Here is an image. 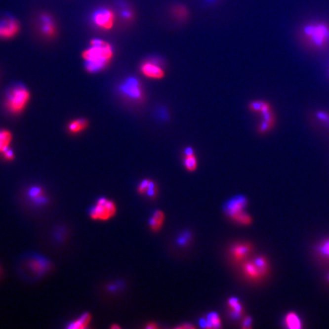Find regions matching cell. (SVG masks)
I'll list each match as a JSON object with an SVG mask.
<instances>
[{
    "label": "cell",
    "mask_w": 329,
    "mask_h": 329,
    "mask_svg": "<svg viewBox=\"0 0 329 329\" xmlns=\"http://www.w3.org/2000/svg\"><path fill=\"white\" fill-rule=\"evenodd\" d=\"M114 48L111 43L102 39H95L90 41L89 47L82 53L85 62V70L97 73L109 66L114 57Z\"/></svg>",
    "instance_id": "cell-1"
},
{
    "label": "cell",
    "mask_w": 329,
    "mask_h": 329,
    "mask_svg": "<svg viewBox=\"0 0 329 329\" xmlns=\"http://www.w3.org/2000/svg\"><path fill=\"white\" fill-rule=\"evenodd\" d=\"M30 99V91L25 85H14L5 95V108L12 115H18L29 105Z\"/></svg>",
    "instance_id": "cell-2"
},
{
    "label": "cell",
    "mask_w": 329,
    "mask_h": 329,
    "mask_svg": "<svg viewBox=\"0 0 329 329\" xmlns=\"http://www.w3.org/2000/svg\"><path fill=\"white\" fill-rule=\"evenodd\" d=\"M248 201L243 195H237L226 202L224 206L226 214L233 221L242 226H249L252 223V218L245 211Z\"/></svg>",
    "instance_id": "cell-3"
},
{
    "label": "cell",
    "mask_w": 329,
    "mask_h": 329,
    "mask_svg": "<svg viewBox=\"0 0 329 329\" xmlns=\"http://www.w3.org/2000/svg\"><path fill=\"white\" fill-rule=\"evenodd\" d=\"M308 40L317 47H323L329 41V27L323 23L311 24L305 27Z\"/></svg>",
    "instance_id": "cell-4"
},
{
    "label": "cell",
    "mask_w": 329,
    "mask_h": 329,
    "mask_svg": "<svg viewBox=\"0 0 329 329\" xmlns=\"http://www.w3.org/2000/svg\"><path fill=\"white\" fill-rule=\"evenodd\" d=\"M117 213V206L115 202L105 198H100L95 206L91 208L90 216L95 220L106 221L112 219Z\"/></svg>",
    "instance_id": "cell-5"
},
{
    "label": "cell",
    "mask_w": 329,
    "mask_h": 329,
    "mask_svg": "<svg viewBox=\"0 0 329 329\" xmlns=\"http://www.w3.org/2000/svg\"><path fill=\"white\" fill-rule=\"evenodd\" d=\"M118 90L123 96L133 101H139L143 98L141 85L137 79L129 77L120 85Z\"/></svg>",
    "instance_id": "cell-6"
},
{
    "label": "cell",
    "mask_w": 329,
    "mask_h": 329,
    "mask_svg": "<svg viewBox=\"0 0 329 329\" xmlns=\"http://www.w3.org/2000/svg\"><path fill=\"white\" fill-rule=\"evenodd\" d=\"M20 25L16 18L5 17L0 19V39H11L18 35Z\"/></svg>",
    "instance_id": "cell-7"
},
{
    "label": "cell",
    "mask_w": 329,
    "mask_h": 329,
    "mask_svg": "<svg viewBox=\"0 0 329 329\" xmlns=\"http://www.w3.org/2000/svg\"><path fill=\"white\" fill-rule=\"evenodd\" d=\"M92 22L98 29L110 30L115 23V15L108 8H101L92 15Z\"/></svg>",
    "instance_id": "cell-8"
},
{
    "label": "cell",
    "mask_w": 329,
    "mask_h": 329,
    "mask_svg": "<svg viewBox=\"0 0 329 329\" xmlns=\"http://www.w3.org/2000/svg\"><path fill=\"white\" fill-rule=\"evenodd\" d=\"M243 272L247 279L251 281L262 280L267 274L260 268L254 259L245 261L243 264Z\"/></svg>",
    "instance_id": "cell-9"
},
{
    "label": "cell",
    "mask_w": 329,
    "mask_h": 329,
    "mask_svg": "<svg viewBox=\"0 0 329 329\" xmlns=\"http://www.w3.org/2000/svg\"><path fill=\"white\" fill-rule=\"evenodd\" d=\"M252 250L251 245L249 243H238V244L233 245L230 250V255L232 259L235 262H244L246 261V258L249 256Z\"/></svg>",
    "instance_id": "cell-10"
},
{
    "label": "cell",
    "mask_w": 329,
    "mask_h": 329,
    "mask_svg": "<svg viewBox=\"0 0 329 329\" xmlns=\"http://www.w3.org/2000/svg\"><path fill=\"white\" fill-rule=\"evenodd\" d=\"M143 75L150 79H162L164 77V72L158 63L153 61H146L140 67Z\"/></svg>",
    "instance_id": "cell-11"
},
{
    "label": "cell",
    "mask_w": 329,
    "mask_h": 329,
    "mask_svg": "<svg viewBox=\"0 0 329 329\" xmlns=\"http://www.w3.org/2000/svg\"><path fill=\"white\" fill-rule=\"evenodd\" d=\"M40 29L42 34L47 38H53L57 32L53 18L47 14H43L40 18Z\"/></svg>",
    "instance_id": "cell-12"
},
{
    "label": "cell",
    "mask_w": 329,
    "mask_h": 329,
    "mask_svg": "<svg viewBox=\"0 0 329 329\" xmlns=\"http://www.w3.org/2000/svg\"><path fill=\"white\" fill-rule=\"evenodd\" d=\"M137 191L140 195H146L153 199L158 195V186L154 181L150 179H144L139 184Z\"/></svg>",
    "instance_id": "cell-13"
},
{
    "label": "cell",
    "mask_w": 329,
    "mask_h": 329,
    "mask_svg": "<svg viewBox=\"0 0 329 329\" xmlns=\"http://www.w3.org/2000/svg\"><path fill=\"white\" fill-rule=\"evenodd\" d=\"M164 219H165V215L161 209H157L154 211L149 222L150 230L154 233L160 231L164 225Z\"/></svg>",
    "instance_id": "cell-14"
},
{
    "label": "cell",
    "mask_w": 329,
    "mask_h": 329,
    "mask_svg": "<svg viewBox=\"0 0 329 329\" xmlns=\"http://www.w3.org/2000/svg\"><path fill=\"white\" fill-rule=\"evenodd\" d=\"M201 326L206 329H219L222 327V322L216 313H210L206 319H201Z\"/></svg>",
    "instance_id": "cell-15"
},
{
    "label": "cell",
    "mask_w": 329,
    "mask_h": 329,
    "mask_svg": "<svg viewBox=\"0 0 329 329\" xmlns=\"http://www.w3.org/2000/svg\"><path fill=\"white\" fill-rule=\"evenodd\" d=\"M88 122L85 118H77L72 121L67 125V129L70 133L77 134L81 133L88 127Z\"/></svg>",
    "instance_id": "cell-16"
},
{
    "label": "cell",
    "mask_w": 329,
    "mask_h": 329,
    "mask_svg": "<svg viewBox=\"0 0 329 329\" xmlns=\"http://www.w3.org/2000/svg\"><path fill=\"white\" fill-rule=\"evenodd\" d=\"M285 324L289 329H300L303 328V323L300 318L294 312H290L286 315Z\"/></svg>",
    "instance_id": "cell-17"
},
{
    "label": "cell",
    "mask_w": 329,
    "mask_h": 329,
    "mask_svg": "<svg viewBox=\"0 0 329 329\" xmlns=\"http://www.w3.org/2000/svg\"><path fill=\"white\" fill-rule=\"evenodd\" d=\"M227 304L231 311L232 317L234 319L241 317L243 314V307L240 299L236 297H230L228 299Z\"/></svg>",
    "instance_id": "cell-18"
},
{
    "label": "cell",
    "mask_w": 329,
    "mask_h": 329,
    "mask_svg": "<svg viewBox=\"0 0 329 329\" xmlns=\"http://www.w3.org/2000/svg\"><path fill=\"white\" fill-rule=\"evenodd\" d=\"M91 316L88 313H84L75 321L70 323L67 328L70 329H84L88 327L91 323Z\"/></svg>",
    "instance_id": "cell-19"
},
{
    "label": "cell",
    "mask_w": 329,
    "mask_h": 329,
    "mask_svg": "<svg viewBox=\"0 0 329 329\" xmlns=\"http://www.w3.org/2000/svg\"><path fill=\"white\" fill-rule=\"evenodd\" d=\"M12 141V134L9 130L2 129L0 130V153L8 150L10 147Z\"/></svg>",
    "instance_id": "cell-20"
},
{
    "label": "cell",
    "mask_w": 329,
    "mask_h": 329,
    "mask_svg": "<svg viewBox=\"0 0 329 329\" xmlns=\"http://www.w3.org/2000/svg\"><path fill=\"white\" fill-rule=\"evenodd\" d=\"M318 255L329 261V239L323 240L316 247Z\"/></svg>",
    "instance_id": "cell-21"
},
{
    "label": "cell",
    "mask_w": 329,
    "mask_h": 329,
    "mask_svg": "<svg viewBox=\"0 0 329 329\" xmlns=\"http://www.w3.org/2000/svg\"><path fill=\"white\" fill-rule=\"evenodd\" d=\"M31 267L35 272L41 273L48 269V263L42 259H35L32 261Z\"/></svg>",
    "instance_id": "cell-22"
},
{
    "label": "cell",
    "mask_w": 329,
    "mask_h": 329,
    "mask_svg": "<svg viewBox=\"0 0 329 329\" xmlns=\"http://www.w3.org/2000/svg\"><path fill=\"white\" fill-rule=\"evenodd\" d=\"M184 164H185V167L188 171H195L197 167H198V161H197L195 155L185 156V160H184Z\"/></svg>",
    "instance_id": "cell-23"
},
{
    "label": "cell",
    "mask_w": 329,
    "mask_h": 329,
    "mask_svg": "<svg viewBox=\"0 0 329 329\" xmlns=\"http://www.w3.org/2000/svg\"><path fill=\"white\" fill-rule=\"evenodd\" d=\"M29 195H30V196L32 197L33 199H35V201H39V200L42 199V198H43V191H42L41 188H32V189H31Z\"/></svg>",
    "instance_id": "cell-24"
},
{
    "label": "cell",
    "mask_w": 329,
    "mask_h": 329,
    "mask_svg": "<svg viewBox=\"0 0 329 329\" xmlns=\"http://www.w3.org/2000/svg\"><path fill=\"white\" fill-rule=\"evenodd\" d=\"M2 157H4L5 160H6L7 161H12L15 158V155H14V152L11 150L10 148L8 149V150H5L4 153H2Z\"/></svg>",
    "instance_id": "cell-25"
},
{
    "label": "cell",
    "mask_w": 329,
    "mask_h": 329,
    "mask_svg": "<svg viewBox=\"0 0 329 329\" xmlns=\"http://www.w3.org/2000/svg\"><path fill=\"white\" fill-rule=\"evenodd\" d=\"M242 328L245 329H251L252 328V319L249 316H246L243 319V326Z\"/></svg>",
    "instance_id": "cell-26"
},
{
    "label": "cell",
    "mask_w": 329,
    "mask_h": 329,
    "mask_svg": "<svg viewBox=\"0 0 329 329\" xmlns=\"http://www.w3.org/2000/svg\"><path fill=\"white\" fill-rule=\"evenodd\" d=\"M317 118L319 120L323 121L326 122V123L329 124V115L328 114L325 113L323 112H319L317 113Z\"/></svg>",
    "instance_id": "cell-27"
},
{
    "label": "cell",
    "mask_w": 329,
    "mask_h": 329,
    "mask_svg": "<svg viewBox=\"0 0 329 329\" xmlns=\"http://www.w3.org/2000/svg\"><path fill=\"white\" fill-rule=\"evenodd\" d=\"M263 104H264V102H252V103L251 104V105H250V108H251V109L253 110V111L260 112L261 108H262Z\"/></svg>",
    "instance_id": "cell-28"
},
{
    "label": "cell",
    "mask_w": 329,
    "mask_h": 329,
    "mask_svg": "<svg viewBox=\"0 0 329 329\" xmlns=\"http://www.w3.org/2000/svg\"><path fill=\"white\" fill-rule=\"evenodd\" d=\"M195 326L193 325L188 324V323H185V325H181V326H177L175 327V329H195Z\"/></svg>",
    "instance_id": "cell-29"
},
{
    "label": "cell",
    "mask_w": 329,
    "mask_h": 329,
    "mask_svg": "<svg viewBox=\"0 0 329 329\" xmlns=\"http://www.w3.org/2000/svg\"><path fill=\"white\" fill-rule=\"evenodd\" d=\"M158 328L159 326L156 323H149L145 326V329H157Z\"/></svg>",
    "instance_id": "cell-30"
},
{
    "label": "cell",
    "mask_w": 329,
    "mask_h": 329,
    "mask_svg": "<svg viewBox=\"0 0 329 329\" xmlns=\"http://www.w3.org/2000/svg\"><path fill=\"white\" fill-rule=\"evenodd\" d=\"M122 15H123V17L124 18H130L132 16V13L130 11L125 10L122 12Z\"/></svg>",
    "instance_id": "cell-31"
},
{
    "label": "cell",
    "mask_w": 329,
    "mask_h": 329,
    "mask_svg": "<svg viewBox=\"0 0 329 329\" xmlns=\"http://www.w3.org/2000/svg\"><path fill=\"white\" fill-rule=\"evenodd\" d=\"M185 156H191V155H194L193 149L191 148V147H188V148L185 149Z\"/></svg>",
    "instance_id": "cell-32"
},
{
    "label": "cell",
    "mask_w": 329,
    "mask_h": 329,
    "mask_svg": "<svg viewBox=\"0 0 329 329\" xmlns=\"http://www.w3.org/2000/svg\"><path fill=\"white\" fill-rule=\"evenodd\" d=\"M112 329H121L120 326H118V325H114V326H112Z\"/></svg>",
    "instance_id": "cell-33"
},
{
    "label": "cell",
    "mask_w": 329,
    "mask_h": 329,
    "mask_svg": "<svg viewBox=\"0 0 329 329\" xmlns=\"http://www.w3.org/2000/svg\"><path fill=\"white\" fill-rule=\"evenodd\" d=\"M328 281H329V274H328Z\"/></svg>",
    "instance_id": "cell-34"
},
{
    "label": "cell",
    "mask_w": 329,
    "mask_h": 329,
    "mask_svg": "<svg viewBox=\"0 0 329 329\" xmlns=\"http://www.w3.org/2000/svg\"><path fill=\"white\" fill-rule=\"evenodd\" d=\"M209 1H212V0H209Z\"/></svg>",
    "instance_id": "cell-35"
}]
</instances>
